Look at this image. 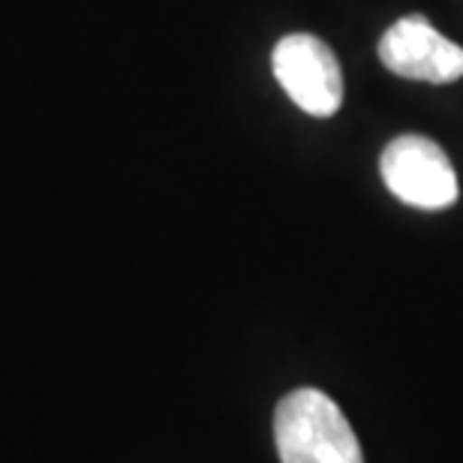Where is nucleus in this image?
Segmentation results:
<instances>
[{
	"instance_id": "nucleus-2",
	"label": "nucleus",
	"mask_w": 463,
	"mask_h": 463,
	"mask_svg": "<svg viewBox=\"0 0 463 463\" xmlns=\"http://www.w3.org/2000/svg\"><path fill=\"white\" fill-rule=\"evenodd\" d=\"M274 76L301 112L331 118L344 106V70L337 54L313 33H289L271 54Z\"/></svg>"
},
{
	"instance_id": "nucleus-3",
	"label": "nucleus",
	"mask_w": 463,
	"mask_h": 463,
	"mask_svg": "<svg viewBox=\"0 0 463 463\" xmlns=\"http://www.w3.org/2000/svg\"><path fill=\"white\" fill-rule=\"evenodd\" d=\"M385 187L412 208L442 211L458 202V175L449 154L424 136H397L379 160Z\"/></svg>"
},
{
	"instance_id": "nucleus-1",
	"label": "nucleus",
	"mask_w": 463,
	"mask_h": 463,
	"mask_svg": "<svg viewBox=\"0 0 463 463\" xmlns=\"http://www.w3.org/2000/svg\"><path fill=\"white\" fill-rule=\"evenodd\" d=\"M280 463H364L355 430L319 388H295L274 415Z\"/></svg>"
},
{
	"instance_id": "nucleus-4",
	"label": "nucleus",
	"mask_w": 463,
	"mask_h": 463,
	"mask_svg": "<svg viewBox=\"0 0 463 463\" xmlns=\"http://www.w3.org/2000/svg\"><path fill=\"white\" fill-rule=\"evenodd\" d=\"M379 61L388 72L412 81L449 85L463 79V45L446 40L424 15L394 22L379 40Z\"/></svg>"
}]
</instances>
